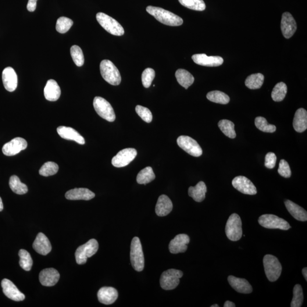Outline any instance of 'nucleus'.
Here are the masks:
<instances>
[{"label": "nucleus", "mask_w": 307, "mask_h": 307, "mask_svg": "<svg viewBox=\"0 0 307 307\" xmlns=\"http://www.w3.org/2000/svg\"><path fill=\"white\" fill-rule=\"evenodd\" d=\"M146 11L166 26H178L183 23V19L179 16L159 7L149 6L146 8Z\"/></svg>", "instance_id": "nucleus-1"}, {"label": "nucleus", "mask_w": 307, "mask_h": 307, "mask_svg": "<svg viewBox=\"0 0 307 307\" xmlns=\"http://www.w3.org/2000/svg\"><path fill=\"white\" fill-rule=\"evenodd\" d=\"M130 261L135 271L140 272L144 269L145 258L140 238L135 237L130 246Z\"/></svg>", "instance_id": "nucleus-2"}, {"label": "nucleus", "mask_w": 307, "mask_h": 307, "mask_svg": "<svg viewBox=\"0 0 307 307\" xmlns=\"http://www.w3.org/2000/svg\"><path fill=\"white\" fill-rule=\"evenodd\" d=\"M102 76L106 82L113 85L121 83V77L119 70L111 61L103 60L100 66Z\"/></svg>", "instance_id": "nucleus-3"}, {"label": "nucleus", "mask_w": 307, "mask_h": 307, "mask_svg": "<svg viewBox=\"0 0 307 307\" xmlns=\"http://www.w3.org/2000/svg\"><path fill=\"white\" fill-rule=\"evenodd\" d=\"M263 266L266 276L270 281H276L281 276L282 267L279 260L276 256L267 255L264 256Z\"/></svg>", "instance_id": "nucleus-4"}, {"label": "nucleus", "mask_w": 307, "mask_h": 307, "mask_svg": "<svg viewBox=\"0 0 307 307\" xmlns=\"http://www.w3.org/2000/svg\"><path fill=\"white\" fill-rule=\"evenodd\" d=\"M96 19L100 25L109 33L116 36L124 34V28L117 21L107 14L100 12L96 14Z\"/></svg>", "instance_id": "nucleus-5"}, {"label": "nucleus", "mask_w": 307, "mask_h": 307, "mask_svg": "<svg viewBox=\"0 0 307 307\" xmlns=\"http://www.w3.org/2000/svg\"><path fill=\"white\" fill-rule=\"evenodd\" d=\"M227 236L232 241L240 240L242 236V221L240 216L233 213L227 221L226 227Z\"/></svg>", "instance_id": "nucleus-6"}, {"label": "nucleus", "mask_w": 307, "mask_h": 307, "mask_svg": "<svg viewBox=\"0 0 307 307\" xmlns=\"http://www.w3.org/2000/svg\"><path fill=\"white\" fill-rule=\"evenodd\" d=\"M99 249V244L95 239H91L86 244L80 246L76 252V258L78 265H84L87 259L95 255Z\"/></svg>", "instance_id": "nucleus-7"}, {"label": "nucleus", "mask_w": 307, "mask_h": 307, "mask_svg": "<svg viewBox=\"0 0 307 307\" xmlns=\"http://www.w3.org/2000/svg\"><path fill=\"white\" fill-rule=\"evenodd\" d=\"M183 276L180 270L169 269L164 271L160 279V286L165 290L176 288L180 283V278Z\"/></svg>", "instance_id": "nucleus-8"}, {"label": "nucleus", "mask_w": 307, "mask_h": 307, "mask_svg": "<svg viewBox=\"0 0 307 307\" xmlns=\"http://www.w3.org/2000/svg\"><path fill=\"white\" fill-rule=\"evenodd\" d=\"M94 108L96 112L102 119L109 122H113L116 119V115L113 107L105 99L99 97H95L94 100Z\"/></svg>", "instance_id": "nucleus-9"}, {"label": "nucleus", "mask_w": 307, "mask_h": 307, "mask_svg": "<svg viewBox=\"0 0 307 307\" xmlns=\"http://www.w3.org/2000/svg\"><path fill=\"white\" fill-rule=\"evenodd\" d=\"M258 223L262 227L267 229H280L287 230L291 228L287 221L274 215H263L260 216Z\"/></svg>", "instance_id": "nucleus-10"}, {"label": "nucleus", "mask_w": 307, "mask_h": 307, "mask_svg": "<svg viewBox=\"0 0 307 307\" xmlns=\"http://www.w3.org/2000/svg\"><path fill=\"white\" fill-rule=\"evenodd\" d=\"M177 143L181 149L193 156L199 157L202 155L203 151L201 146L190 137L181 135L177 139Z\"/></svg>", "instance_id": "nucleus-11"}, {"label": "nucleus", "mask_w": 307, "mask_h": 307, "mask_svg": "<svg viewBox=\"0 0 307 307\" xmlns=\"http://www.w3.org/2000/svg\"><path fill=\"white\" fill-rule=\"evenodd\" d=\"M137 155L136 150L133 148L123 149L117 153L112 160L113 166L120 168L127 166L135 158Z\"/></svg>", "instance_id": "nucleus-12"}, {"label": "nucleus", "mask_w": 307, "mask_h": 307, "mask_svg": "<svg viewBox=\"0 0 307 307\" xmlns=\"http://www.w3.org/2000/svg\"><path fill=\"white\" fill-rule=\"evenodd\" d=\"M27 147V143L25 139L17 137L3 145L2 151L6 156L17 155Z\"/></svg>", "instance_id": "nucleus-13"}, {"label": "nucleus", "mask_w": 307, "mask_h": 307, "mask_svg": "<svg viewBox=\"0 0 307 307\" xmlns=\"http://www.w3.org/2000/svg\"><path fill=\"white\" fill-rule=\"evenodd\" d=\"M232 185L242 194L250 195L256 194L257 190L255 185L245 177L238 176L234 178L232 180Z\"/></svg>", "instance_id": "nucleus-14"}, {"label": "nucleus", "mask_w": 307, "mask_h": 307, "mask_svg": "<svg viewBox=\"0 0 307 307\" xmlns=\"http://www.w3.org/2000/svg\"><path fill=\"white\" fill-rule=\"evenodd\" d=\"M1 286L3 294L12 301L20 302L26 299V296L17 288L12 281L3 279L1 281Z\"/></svg>", "instance_id": "nucleus-15"}, {"label": "nucleus", "mask_w": 307, "mask_h": 307, "mask_svg": "<svg viewBox=\"0 0 307 307\" xmlns=\"http://www.w3.org/2000/svg\"><path fill=\"white\" fill-rule=\"evenodd\" d=\"M297 26L294 17L288 12L283 14L281 21V30L284 38L289 39L293 36Z\"/></svg>", "instance_id": "nucleus-16"}, {"label": "nucleus", "mask_w": 307, "mask_h": 307, "mask_svg": "<svg viewBox=\"0 0 307 307\" xmlns=\"http://www.w3.org/2000/svg\"><path fill=\"white\" fill-rule=\"evenodd\" d=\"M190 241V238L188 235L185 234H178L173 240L170 241L169 248V251L172 254H178L180 253L186 252L187 245Z\"/></svg>", "instance_id": "nucleus-17"}, {"label": "nucleus", "mask_w": 307, "mask_h": 307, "mask_svg": "<svg viewBox=\"0 0 307 307\" xmlns=\"http://www.w3.org/2000/svg\"><path fill=\"white\" fill-rule=\"evenodd\" d=\"M194 62L199 65L206 67L220 66L224 63L222 57L219 56H207L205 53H199L192 56Z\"/></svg>", "instance_id": "nucleus-18"}, {"label": "nucleus", "mask_w": 307, "mask_h": 307, "mask_svg": "<svg viewBox=\"0 0 307 307\" xmlns=\"http://www.w3.org/2000/svg\"><path fill=\"white\" fill-rule=\"evenodd\" d=\"M39 278L42 285L46 287H51L58 283L60 274L55 269H45L41 271Z\"/></svg>", "instance_id": "nucleus-19"}, {"label": "nucleus", "mask_w": 307, "mask_h": 307, "mask_svg": "<svg viewBox=\"0 0 307 307\" xmlns=\"http://www.w3.org/2000/svg\"><path fill=\"white\" fill-rule=\"evenodd\" d=\"M3 86L9 92H13L16 90L18 84L17 74L13 68L8 67L3 70L2 74Z\"/></svg>", "instance_id": "nucleus-20"}, {"label": "nucleus", "mask_w": 307, "mask_h": 307, "mask_svg": "<svg viewBox=\"0 0 307 307\" xmlns=\"http://www.w3.org/2000/svg\"><path fill=\"white\" fill-rule=\"evenodd\" d=\"M228 281L231 287L239 293L248 294L252 293L253 288L249 282L243 278H239L230 276L228 278Z\"/></svg>", "instance_id": "nucleus-21"}, {"label": "nucleus", "mask_w": 307, "mask_h": 307, "mask_svg": "<svg viewBox=\"0 0 307 307\" xmlns=\"http://www.w3.org/2000/svg\"><path fill=\"white\" fill-rule=\"evenodd\" d=\"M65 197L70 201H90L95 197V194L87 188H74L66 192Z\"/></svg>", "instance_id": "nucleus-22"}, {"label": "nucleus", "mask_w": 307, "mask_h": 307, "mask_svg": "<svg viewBox=\"0 0 307 307\" xmlns=\"http://www.w3.org/2000/svg\"><path fill=\"white\" fill-rule=\"evenodd\" d=\"M33 247L35 252L43 256L48 255L52 249L51 242L42 233L38 234L33 244Z\"/></svg>", "instance_id": "nucleus-23"}, {"label": "nucleus", "mask_w": 307, "mask_h": 307, "mask_svg": "<svg viewBox=\"0 0 307 307\" xmlns=\"http://www.w3.org/2000/svg\"><path fill=\"white\" fill-rule=\"evenodd\" d=\"M57 132L60 137L65 140L76 141L80 145L85 144L84 138L72 128L60 126L57 128Z\"/></svg>", "instance_id": "nucleus-24"}, {"label": "nucleus", "mask_w": 307, "mask_h": 307, "mask_svg": "<svg viewBox=\"0 0 307 307\" xmlns=\"http://www.w3.org/2000/svg\"><path fill=\"white\" fill-rule=\"evenodd\" d=\"M116 289L110 287H103L100 289L98 293L99 301L103 305H110L115 303L118 298Z\"/></svg>", "instance_id": "nucleus-25"}, {"label": "nucleus", "mask_w": 307, "mask_h": 307, "mask_svg": "<svg viewBox=\"0 0 307 307\" xmlns=\"http://www.w3.org/2000/svg\"><path fill=\"white\" fill-rule=\"evenodd\" d=\"M173 205L170 199L165 195L159 196L155 206V212L160 217L166 216L172 211Z\"/></svg>", "instance_id": "nucleus-26"}, {"label": "nucleus", "mask_w": 307, "mask_h": 307, "mask_svg": "<svg viewBox=\"0 0 307 307\" xmlns=\"http://www.w3.org/2000/svg\"><path fill=\"white\" fill-rule=\"evenodd\" d=\"M45 97L47 101L55 102L59 99L61 90L57 82L53 79L48 81L44 89Z\"/></svg>", "instance_id": "nucleus-27"}, {"label": "nucleus", "mask_w": 307, "mask_h": 307, "mask_svg": "<svg viewBox=\"0 0 307 307\" xmlns=\"http://www.w3.org/2000/svg\"><path fill=\"white\" fill-rule=\"evenodd\" d=\"M293 127L296 131L303 133L307 128V112L303 108H299L295 114Z\"/></svg>", "instance_id": "nucleus-28"}, {"label": "nucleus", "mask_w": 307, "mask_h": 307, "mask_svg": "<svg viewBox=\"0 0 307 307\" xmlns=\"http://www.w3.org/2000/svg\"><path fill=\"white\" fill-rule=\"evenodd\" d=\"M284 204L289 213L296 220L301 221H306L307 220V212L302 207L295 204V203L291 201H289V200L285 201Z\"/></svg>", "instance_id": "nucleus-29"}, {"label": "nucleus", "mask_w": 307, "mask_h": 307, "mask_svg": "<svg viewBox=\"0 0 307 307\" xmlns=\"http://www.w3.org/2000/svg\"><path fill=\"white\" fill-rule=\"evenodd\" d=\"M206 186L203 181H200L195 187L188 189V195L196 202H202L205 198Z\"/></svg>", "instance_id": "nucleus-30"}, {"label": "nucleus", "mask_w": 307, "mask_h": 307, "mask_svg": "<svg viewBox=\"0 0 307 307\" xmlns=\"http://www.w3.org/2000/svg\"><path fill=\"white\" fill-rule=\"evenodd\" d=\"M176 77L178 83L186 90L194 83L195 80L192 75L184 69L178 70L176 71Z\"/></svg>", "instance_id": "nucleus-31"}, {"label": "nucleus", "mask_w": 307, "mask_h": 307, "mask_svg": "<svg viewBox=\"0 0 307 307\" xmlns=\"http://www.w3.org/2000/svg\"><path fill=\"white\" fill-rule=\"evenodd\" d=\"M265 77L262 74H255L249 76L245 80L246 86L251 90H257L262 87Z\"/></svg>", "instance_id": "nucleus-32"}, {"label": "nucleus", "mask_w": 307, "mask_h": 307, "mask_svg": "<svg viewBox=\"0 0 307 307\" xmlns=\"http://www.w3.org/2000/svg\"><path fill=\"white\" fill-rule=\"evenodd\" d=\"M155 179V174L151 167H147L140 171L137 177L138 184H146Z\"/></svg>", "instance_id": "nucleus-33"}, {"label": "nucleus", "mask_w": 307, "mask_h": 307, "mask_svg": "<svg viewBox=\"0 0 307 307\" xmlns=\"http://www.w3.org/2000/svg\"><path fill=\"white\" fill-rule=\"evenodd\" d=\"M9 186L11 190L18 195L26 194L28 191L27 185L23 183L19 178L16 176H13L10 177Z\"/></svg>", "instance_id": "nucleus-34"}, {"label": "nucleus", "mask_w": 307, "mask_h": 307, "mask_svg": "<svg viewBox=\"0 0 307 307\" xmlns=\"http://www.w3.org/2000/svg\"><path fill=\"white\" fill-rule=\"evenodd\" d=\"M287 92V87L283 82H280L276 85L271 93V98L276 102L283 101Z\"/></svg>", "instance_id": "nucleus-35"}, {"label": "nucleus", "mask_w": 307, "mask_h": 307, "mask_svg": "<svg viewBox=\"0 0 307 307\" xmlns=\"http://www.w3.org/2000/svg\"><path fill=\"white\" fill-rule=\"evenodd\" d=\"M218 126L223 133L227 137L230 138H235L236 137V133L234 130V124L231 121L228 120H220L218 123Z\"/></svg>", "instance_id": "nucleus-36"}, {"label": "nucleus", "mask_w": 307, "mask_h": 307, "mask_svg": "<svg viewBox=\"0 0 307 307\" xmlns=\"http://www.w3.org/2000/svg\"><path fill=\"white\" fill-rule=\"evenodd\" d=\"M206 98L210 102L221 104H227L230 102L229 96L219 91L209 92L206 95Z\"/></svg>", "instance_id": "nucleus-37"}, {"label": "nucleus", "mask_w": 307, "mask_h": 307, "mask_svg": "<svg viewBox=\"0 0 307 307\" xmlns=\"http://www.w3.org/2000/svg\"><path fill=\"white\" fill-rule=\"evenodd\" d=\"M20 260V265L26 271H30L33 266V259L30 253L24 249H21L19 253Z\"/></svg>", "instance_id": "nucleus-38"}, {"label": "nucleus", "mask_w": 307, "mask_h": 307, "mask_svg": "<svg viewBox=\"0 0 307 307\" xmlns=\"http://www.w3.org/2000/svg\"><path fill=\"white\" fill-rule=\"evenodd\" d=\"M255 125L259 130L265 133H274L277 130L276 126L268 124L265 118L262 117H256Z\"/></svg>", "instance_id": "nucleus-39"}, {"label": "nucleus", "mask_w": 307, "mask_h": 307, "mask_svg": "<svg viewBox=\"0 0 307 307\" xmlns=\"http://www.w3.org/2000/svg\"><path fill=\"white\" fill-rule=\"evenodd\" d=\"M179 1L182 5L196 11H203L206 8L203 0H179Z\"/></svg>", "instance_id": "nucleus-40"}, {"label": "nucleus", "mask_w": 307, "mask_h": 307, "mask_svg": "<svg viewBox=\"0 0 307 307\" xmlns=\"http://www.w3.org/2000/svg\"><path fill=\"white\" fill-rule=\"evenodd\" d=\"M73 21L66 17L59 18L56 21V30L59 33L64 34L73 26Z\"/></svg>", "instance_id": "nucleus-41"}, {"label": "nucleus", "mask_w": 307, "mask_h": 307, "mask_svg": "<svg viewBox=\"0 0 307 307\" xmlns=\"http://www.w3.org/2000/svg\"><path fill=\"white\" fill-rule=\"evenodd\" d=\"M70 52L75 64L78 67H81L84 63V56L83 51L77 45H74L71 48Z\"/></svg>", "instance_id": "nucleus-42"}, {"label": "nucleus", "mask_w": 307, "mask_h": 307, "mask_svg": "<svg viewBox=\"0 0 307 307\" xmlns=\"http://www.w3.org/2000/svg\"><path fill=\"white\" fill-rule=\"evenodd\" d=\"M59 166L55 162H48L43 165L39 171V174L44 177L53 176L58 173Z\"/></svg>", "instance_id": "nucleus-43"}, {"label": "nucleus", "mask_w": 307, "mask_h": 307, "mask_svg": "<svg viewBox=\"0 0 307 307\" xmlns=\"http://www.w3.org/2000/svg\"><path fill=\"white\" fill-rule=\"evenodd\" d=\"M304 296L301 285L296 284L293 290V298L291 303V307H301L303 305Z\"/></svg>", "instance_id": "nucleus-44"}, {"label": "nucleus", "mask_w": 307, "mask_h": 307, "mask_svg": "<svg viewBox=\"0 0 307 307\" xmlns=\"http://www.w3.org/2000/svg\"><path fill=\"white\" fill-rule=\"evenodd\" d=\"M155 76V71L151 68H148V69H145L142 74V82L144 87L146 88L151 87Z\"/></svg>", "instance_id": "nucleus-45"}, {"label": "nucleus", "mask_w": 307, "mask_h": 307, "mask_svg": "<svg viewBox=\"0 0 307 307\" xmlns=\"http://www.w3.org/2000/svg\"><path fill=\"white\" fill-rule=\"evenodd\" d=\"M135 111L145 122L147 123L152 122L153 115L151 110L148 108L141 105H137L135 107Z\"/></svg>", "instance_id": "nucleus-46"}, {"label": "nucleus", "mask_w": 307, "mask_h": 307, "mask_svg": "<svg viewBox=\"0 0 307 307\" xmlns=\"http://www.w3.org/2000/svg\"><path fill=\"white\" fill-rule=\"evenodd\" d=\"M281 177L285 178H289L291 176L290 167L288 162L284 159H281L280 162L279 169L278 170Z\"/></svg>", "instance_id": "nucleus-47"}, {"label": "nucleus", "mask_w": 307, "mask_h": 307, "mask_svg": "<svg viewBox=\"0 0 307 307\" xmlns=\"http://www.w3.org/2000/svg\"><path fill=\"white\" fill-rule=\"evenodd\" d=\"M277 156L274 153H268L265 156V166L267 169H272L276 166Z\"/></svg>", "instance_id": "nucleus-48"}, {"label": "nucleus", "mask_w": 307, "mask_h": 307, "mask_svg": "<svg viewBox=\"0 0 307 307\" xmlns=\"http://www.w3.org/2000/svg\"><path fill=\"white\" fill-rule=\"evenodd\" d=\"M38 0H28L27 4V9L28 11L34 12L37 8V2Z\"/></svg>", "instance_id": "nucleus-49"}, {"label": "nucleus", "mask_w": 307, "mask_h": 307, "mask_svg": "<svg viewBox=\"0 0 307 307\" xmlns=\"http://www.w3.org/2000/svg\"><path fill=\"white\" fill-rule=\"evenodd\" d=\"M224 307H235V305L234 304V303L228 301L226 303H224Z\"/></svg>", "instance_id": "nucleus-50"}, {"label": "nucleus", "mask_w": 307, "mask_h": 307, "mask_svg": "<svg viewBox=\"0 0 307 307\" xmlns=\"http://www.w3.org/2000/svg\"><path fill=\"white\" fill-rule=\"evenodd\" d=\"M302 273L303 276H304L306 281H307V267H305L304 269L302 270Z\"/></svg>", "instance_id": "nucleus-51"}, {"label": "nucleus", "mask_w": 307, "mask_h": 307, "mask_svg": "<svg viewBox=\"0 0 307 307\" xmlns=\"http://www.w3.org/2000/svg\"><path fill=\"white\" fill-rule=\"evenodd\" d=\"M3 209V203L1 197H0V212L2 211Z\"/></svg>", "instance_id": "nucleus-52"}, {"label": "nucleus", "mask_w": 307, "mask_h": 307, "mask_svg": "<svg viewBox=\"0 0 307 307\" xmlns=\"http://www.w3.org/2000/svg\"><path fill=\"white\" fill-rule=\"evenodd\" d=\"M211 307H219V306L218 305H215L211 306Z\"/></svg>", "instance_id": "nucleus-53"}]
</instances>
